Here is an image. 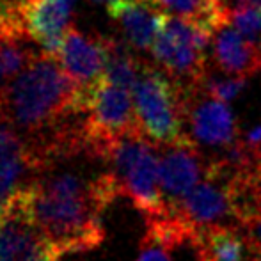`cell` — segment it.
<instances>
[{
	"instance_id": "cell-24",
	"label": "cell",
	"mask_w": 261,
	"mask_h": 261,
	"mask_svg": "<svg viewBox=\"0 0 261 261\" xmlns=\"http://www.w3.org/2000/svg\"><path fill=\"white\" fill-rule=\"evenodd\" d=\"M249 2H254V0H234V7L242 6V4H249Z\"/></svg>"
},
{
	"instance_id": "cell-21",
	"label": "cell",
	"mask_w": 261,
	"mask_h": 261,
	"mask_svg": "<svg viewBox=\"0 0 261 261\" xmlns=\"http://www.w3.org/2000/svg\"><path fill=\"white\" fill-rule=\"evenodd\" d=\"M242 227H244V231H245V234H247L254 252L256 254H261V213L256 215L254 219L247 220Z\"/></svg>"
},
{
	"instance_id": "cell-20",
	"label": "cell",
	"mask_w": 261,
	"mask_h": 261,
	"mask_svg": "<svg viewBox=\"0 0 261 261\" xmlns=\"http://www.w3.org/2000/svg\"><path fill=\"white\" fill-rule=\"evenodd\" d=\"M174 249L165 242L158 240L151 233L146 231L139 245L137 261H171V254Z\"/></svg>"
},
{
	"instance_id": "cell-7",
	"label": "cell",
	"mask_w": 261,
	"mask_h": 261,
	"mask_svg": "<svg viewBox=\"0 0 261 261\" xmlns=\"http://www.w3.org/2000/svg\"><path fill=\"white\" fill-rule=\"evenodd\" d=\"M61 256L29 220L14 194L0 210V261H59Z\"/></svg>"
},
{
	"instance_id": "cell-18",
	"label": "cell",
	"mask_w": 261,
	"mask_h": 261,
	"mask_svg": "<svg viewBox=\"0 0 261 261\" xmlns=\"http://www.w3.org/2000/svg\"><path fill=\"white\" fill-rule=\"evenodd\" d=\"M231 23L247 41L261 48V0L233 7Z\"/></svg>"
},
{
	"instance_id": "cell-5",
	"label": "cell",
	"mask_w": 261,
	"mask_h": 261,
	"mask_svg": "<svg viewBox=\"0 0 261 261\" xmlns=\"http://www.w3.org/2000/svg\"><path fill=\"white\" fill-rule=\"evenodd\" d=\"M212 38L197 25L167 14L149 52L155 66L185 91H192L206 75V50Z\"/></svg>"
},
{
	"instance_id": "cell-4",
	"label": "cell",
	"mask_w": 261,
	"mask_h": 261,
	"mask_svg": "<svg viewBox=\"0 0 261 261\" xmlns=\"http://www.w3.org/2000/svg\"><path fill=\"white\" fill-rule=\"evenodd\" d=\"M103 160L117 178L123 194L146 217L167 215L160 189V158L156 146L142 135L141 130L116 139L107 149Z\"/></svg>"
},
{
	"instance_id": "cell-19",
	"label": "cell",
	"mask_w": 261,
	"mask_h": 261,
	"mask_svg": "<svg viewBox=\"0 0 261 261\" xmlns=\"http://www.w3.org/2000/svg\"><path fill=\"white\" fill-rule=\"evenodd\" d=\"M245 80L247 79H242V76H231V75L213 76L206 71V75H204L203 80H201L199 87L206 94H210L212 98L220 100V101H226L227 103V101L233 100V98L237 96L242 89H244Z\"/></svg>"
},
{
	"instance_id": "cell-15",
	"label": "cell",
	"mask_w": 261,
	"mask_h": 261,
	"mask_svg": "<svg viewBox=\"0 0 261 261\" xmlns=\"http://www.w3.org/2000/svg\"><path fill=\"white\" fill-rule=\"evenodd\" d=\"M196 261H252L256 256L244 227L229 224L199 229L192 238Z\"/></svg>"
},
{
	"instance_id": "cell-23",
	"label": "cell",
	"mask_w": 261,
	"mask_h": 261,
	"mask_svg": "<svg viewBox=\"0 0 261 261\" xmlns=\"http://www.w3.org/2000/svg\"><path fill=\"white\" fill-rule=\"evenodd\" d=\"M91 2H103L107 4V7H109V6H112V4H116L117 0H91Z\"/></svg>"
},
{
	"instance_id": "cell-3",
	"label": "cell",
	"mask_w": 261,
	"mask_h": 261,
	"mask_svg": "<svg viewBox=\"0 0 261 261\" xmlns=\"http://www.w3.org/2000/svg\"><path fill=\"white\" fill-rule=\"evenodd\" d=\"M132 98L139 130L156 148L194 141L187 132V91L158 66L144 62Z\"/></svg>"
},
{
	"instance_id": "cell-16",
	"label": "cell",
	"mask_w": 261,
	"mask_h": 261,
	"mask_svg": "<svg viewBox=\"0 0 261 261\" xmlns=\"http://www.w3.org/2000/svg\"><path fill=\"white\" fill-rule=\"evenodd\" d=\"M167 14L194 23L203 31L215 34L231 23V9L226 0H158Z\"/></svg>"
},
{
	"instance_id": "cell-8",
	"label": "cell",
	"mask_w": 261,
	"mask_h": 261,
	"mask_svg": "<svg viewBox=\"0 0 261 261\" xmlns=\"http://www.w3.org/2000/svg\"><path fill=\"white\" fill-rule=\"evenodd\" d=\"M187 126L196 144L222 148L224 151L240 139L229 105L212 98L199 86L187 91Z\"/></svg>"
},
{
	"instance_id": "cell-11",
	"label": "cell",
	"mask_w": 261,
	"mask_h": 261,
	"mask_svg": "<svg viewBox=\"0 0 261 261\" xmlns=\"http://www.w3.org/2000/svg\"><path fill=\"white\" fill-rule=\"evenodd\" d=\"M62 71L79 89L86 91L105 76L107 45L105 38H94L69 27L55 57Z\"/></svg>"
},
{
	"instance_id": "cell-13",
	"label": "cell",
	"mask_w": 261,
	"mask_h": 261,
	"mask_svg": "<svg viewBox=\"0 0 261 261\" xmlns=\"http://www.w3.org/2000/svg\"><path fill=\"white\" fill-rule=\"evenodd\" d=\"M109 14L119 21L124 39L135 50H151L167 16L158 0H117Z\"/></svg>"
},
{
	"instance_id": "cell-2",
	"label": "cell",
	"mask_w": 261,
	"mask_h": 261,
	"mask_svg": "<svg viewBox=\"0 0 261 261\" xmlns=\"http://www.w3.org/2000/svg\"><path fill=\"white\" fill-rule=\"evenodd\" d=\"M84 98L86 91L79 89L68 79L57 59L41 52L7 87L0 98V107L13 126L25 134L41 135L52 132L48 153L61 139L71 134L64 128V123L71 116L84 114ZM43 149L36 153L39 155Z\"/></svg>"
},
{
	"instance_id": "cell-9",
	"label": "cell",
	"mask_w": 261,
	"mask_h": 261,
	"mask_svg": "<svg viewBox=\"0 0 261 261\" xmlns=\"http://www.w3.org/2000/svg\"><path fill=\"white\" fill-rule=\"evenodd\" d=\"M208 165L210 160L194 141L164 148L160 156V189L167 215H172L179 203L199 185Z\"/></svg>"
},
{
	"instance_id": "cell-6",
	"label": "cell",
	"mask_w": 261,
	"mask_h": 261,
	"mask_svg": "<svg viewBox=\"0 0 261 261\" xmlns=\"http://www.w3.org/2000/svg\"><path fill=\"white\" fill-rule=\"evenodd\" d=\"M237 172L222 158L210 160L208 171L201 183L179 203L172 215L194 231L224 224L234 219V178Z\"/></svg>"
},
{
	"instance_id": "cell-12",
	"label": "cell",
	"mask_w": 261,
	"mask_h": 261,
	"mask_svg": "<svg viewBox=\"0 0 261 261\" xmlns=\"http://www.w3.org/2000/svg\"><path fill=\"white\" fill-rule=\"evenodd\" d=\"M43 164L31 146L20 139L14 128L0 124V210L16 192L31 181H25L29 172L41 169Z\"/></svg>"
},
{
	"instance_id": "cell-25",
	"label": "cell",
	"mask_w": 261,
	"mask_h": 261,
	"mask_svg": "<svg viewBox=\"0 0 261 261\" xmlns=\"http://www.w3.org/2000/svg\"><path fill=\"white\" fill-rule=\"evenodd\" d=\"M252 261H261V254H256V256H254V259H252Z\"/></svg>"
},
{
	"instance_id": "cell-22",
	"label": "cell",
	"mask_w": 261,
	"mask_h": 261,
	"mask_svg": "<svg viewBox=\"0 0 261 261\" xmlns=\"http://www.w3.org/2000/svg\"><path fill=\"white\" fill-rule=\"evenodd\" d=\"M242 139H244V142L251 149H258V151H259V149H261V124L254 126L252 130H249Z\"/></svg>"
},
{
	"instance_id": "cell-14",
	"label": "cell",
	"mask_w": 261,
	"mask_h": 261,
	"mask_svg": "<svg viewBox=\"0 0 261 261\" xmlns=\"http://www.w3.org/2000/svg\"><path fill=\"white\" fill-rule=\"evenodd\" d=\"M212 59L220 71L231 76L249 79L261 69V48L247 41L231 23L213 34Z\"/></svg>"
},
{
	"instance_id": "cell-17",
	"label": "cell",
	"mask_w": 261,
	"mask_h": 261,
	"mask_svg": "<svg viewBox=\"0 0 261 261\" xmlns=\"http://www.w3.org/2000/svg\"><path fill=\"white\" fill-rule=\"evenodd\" d=\"M107 45V68L105 79L117 87H123L126 91H134L139 76H141L144 61L137 59L130 52L124 43L112 38H105Z\"/></svg>"
},
{
	"instance_id": "cell-1",
	"label": "cell",
	"mask_w": 261,
	"mask_h": 261,
	"mask_svg": "<svg viewBox=\"0 0 261 261\" xmlns=\"http://www.w3.org/2000/svg\"><path fill=\"white\" fill-rule=\"evenodd\" d=\"M124 196L117 178L103 172L87 181L76 172H57L32 179L16 192L25 215L59 249L66 252L93 251L105 240L101 213Z\"/></svg>"
},
{
	"instance_id": "cell-10",
	"label": "cell",
	"mask_w": 261,
	"mask_h": 261,
	"mask_svg": "<svg viewBox=\"0 0 261 261\" xmlns=\"http://www.w3.org/2000/svg\"><path fill=\"white\" fill-rule=\"evenodd\" d=\"M79 0H18V13L29 38L41 52L57 57L62 39L71 27Z\"/></svg>"
}]
</instances>
